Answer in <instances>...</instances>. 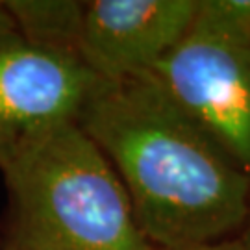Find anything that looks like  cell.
Returning <instances> with one entry per match:
<instances>
[{
  "label": "cell",
  "instance_id": "cell-1",
  "mask_svg": "<svg viewBox=\"0 0 250 250\" xmlns=\"http://www.w3.org/2000/svg\"><path fill=\"white\" fill-rule=\"evenodd\" d=\"M78 125L117 172L156 250L197 249L241 232L250 176L150 74L104 83Z\"/></svg>",
  "mask_w": 250,
  "mask_h": 250
},
{
  "label": "cell",
  "instance_id": "cell-2",
  "mask_svg": "<svg viewBox=\"0 0 250 250\" xmlns=\"http://www.w3.org/2000/svg\"><path fill=\"white\" fill-rule=\"evenodd\" d=\"M0 170L9 195L4 250H156L76 121L30 139Z\"/></svg>",
  "mask_w": 250,
  "mask_h": 250
},
{
  "label": "cell",
  "instance_id": "cell-3",
  "mask_svg": "<svg viewBox=\"0 0 250 250\" xmlns=\"http://www.w3.org/2000/svg\"><path fill=\"white\" fill-rule=\"evenodd\" d=\"M150 76L250 176V46L189 32Z\"/></svg>",
  "mask_w": 250,
  "mask_h": 250
},
{
  "label": "cell",
  "instance_id": "cell-4",
  "mask_svg": "<svg viewBox=\"0 0 250 250\" xmlns=\"http://www.w3.org/2000/svg\"><path fill=\"white\" fill-rule=\"evenodd\" d=\"M104 85L80 56L45 50L19 34L0 41V169L24 145L82 109Z\"/></svg>",
  "mask_w": 250,
  "mask_h": 250
},
{
  "label": "cell",
  "instance_id": "cell-5",
  "mask_svg": "<svg viewBox=\"0 0 250 250\" xmlns=\"http://www.w3.org/2000/svg\"><path fill=\"white\" fill-rule=\"evenodd\" d=\"M198 0H93L85 6L80 60L104 83L150 74L188 37Z\"/></svg>",
  "mask_w": 250,
  "mask_h": 250
},
{
  "label": "cell",
  "instance_id": "cell-6",
  "mask_svg": "<svg viewBox=\"0 0 250 250\" xmlns=\"http://www.w3.org/2000/svg\"><path fill=\"white\" fill-rule=\"evenodd\" d=\"M17 34L45 50L80 56V39L87 2L76 0H8Z\"/></svg>",
  "mask_w": 250,
  "mask_h": 250
},
{
  "label": "cell",
  "instance_id": "cell-7",
  "mask_svg": "<svg viewBox=\"0 0 250 250\" xmlns=\"http://www.w3.org/2000/svg\"><path fill=\"white\" fill-rule=\"evenodd\" d=\"M191 34L250 46V0H198Z\"/></svg>",
  "mask_w": 250,
  "mask_h": 250
},
{
  "label": "cell",
  "instance_id": "cell-8",
  "mask_svg": "<svg viewBox=\"0 0 250 250\" xmlns=\"http://www.w3.org/2000/svg\"><path fill=\"white\" fill-rule=\"evenodd\" d=\"M17 34V26H15V21L11 17V13L8 11L6 4L0 2V41L6 39V37Z\"/></svg>",
  "mask_w": 250,
  "mask_h": 250
},
{
  "label": "cell",
  "instance_id": "cell-9",
  "mask_svg": "<svg viewBox=\"0 0 250 250\" xmlns=\"http://www.w3.org/2000/svg\"><path fill=\"white\" fill-rule=\"evenodd\" d=\"M186 250H245L241 247V243L233 239H226L221 243H213V245H204V247H197V249H186Z\"/></svg>",
  "mask_w": 250,
  "mask_h": 250
},
{
  "label": "cell",
  "instance_id": "cell-10",
  "mask_svg": "<svg viewBox=\"0 0 250 250\" xmlns=\"http://www.w3.org/2000/svg\"><path fill=\"white\" fill-rule=\"evenodd\" d=\"M235 239L241 243V247L245 250H250V200H249V211H247L245 224H243L241 232H239V235H237Z\"/></svg>",
  "mask_w": 250,
  "mask_h": 250
}]
</instances>
